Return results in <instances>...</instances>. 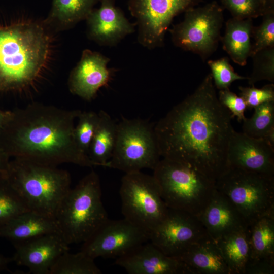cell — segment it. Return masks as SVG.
<instances>
[{"instance_id":"obj_2","label":"cell","mask_w":274,"mask_h":274,"mask_svg":"<svg viewBox=\"0 0 274 274\" xmlns=\"http://www.w3.org/2000/svg\"><path fill=\"white\" fill-rule=\"evenodd\" d=\"M81 111L40 103L9 111L0 144L11 158L56 166H95L75 140V120Z\"/></svg>"},{"instance_id":"obj_5","label":"cell","mask_w":274,"mask_h":274,"mask_svg":"<svg viewBox=\"0 0 274 274\" xmlns=\"http://www.w3.org/2000/svg\"><path fill=\"white\" fill-rule=\"evenodd\" d=\"M58 233L69 245L84 243L108 219L99 177L94 170L71 188L55 216Z\"/></svg>"},{"instance_id":"obj_15","label":"cell","mask_w":274,"mask_h":274,"mask_svg":"<svg viewBox=\"0 0 274 274\" xmlns=\"http://www.w3.org/2000/svg\"><path fill=\"white\" fill-rule=\"evenodd\" d=\"M109 61L99 52L84 50L68 77L70 92L87 101L93 99L100 88L108 85L116 71L108 68Z\"/></svg>"},{"instance_id":"obj_38","label":"cell","mask_w":274,"mask_h":274,"mask_svg":"<svg viewBox=\"0 0 274 274\" xmlns=\"http://www.w3.org/2000/svg\"><path fill=\"white\" fill-rule=\"evenodd\" d=\"M10 158L0 144V178L6 175Z\"/></svg>"},{"instance_id":"obj_36","label":"cell","mask_w":274,"mask_h":274,"mask_svg":"<svg viewBox=\"0 0 274 274\" xmlns=\"http://www.w3.org/2000/svg\"><path fill=\"white\" fill-rule=\"evenodd\" d=\"M218 98L220 103L229 111L232 117H236L239 122L246 118L245 112L247 106L242 97L227 88L220 90Z\"/></svg>"},{"instance_id":"obj_8","label":"cell","mask_w":274,"mask_h":274,"mask_svg":"<svg viewBox=\"0 0 274 274\" xmlns=\"http://www.w3.org/2000/svg\"><path fill=\"white\" fill-rule=\"evenodd\" d=\"M117 124L116 144L107 167L125 173L153 170L161 157L154 125L145 120L124 117Z\"/></svg>"},{"instance_id":"obj_19","label":"cell","mask_w":274,"mask_h":274,"mask_svg":"<svg viewBox=\"0 0 274 274\" xmlns=\"http://www.w3.org/2000/svg\"><path fill=\"white\" fill-rule=\"evenodd\" d=\"M198 217L209 236L215 242L225 235L249 226L233 204L217 190Z\"/></svg>"},{"instance_id":"obj_30","label":"cell","mask_w":274,"mask_h":274,"mask_svg":"<svg viewBox=\"0 0 274 274\" xmlns=\"http://www.w3.org/2000/svg\"><path fill=\"white\" fill-rule=\"evenodd\" d=\"M253 68L249 76L247 77L248 84L254 85L262 80L274 82V47L262 49L251 57Z\"/></svg>"},{"instance_id":"obj_24","label":"cell","mask_w":274,"mask_h":274,"mask_svg":"<svg viewBox=\"0 0 274 274\" xmlns=\"http://www.w3.org/2000/svg\"><path fill=\"white\" fill-rule=\"evenodd\" d=\"M100 0H52L51 10L44 23L58 30L71 28L86 20Z\"/></svg>"},{"instance_id":"obj_23","label":"cell","mask_w":274,"mask_h":274,"mask_svg":"<svg viewBox=\"0 0 274 274\" xmlns=\"http://www.w3.org/2000/svg\"><path fill=\"white\" fill-rule=\"evenodd\" d=\"M99 120L88 156L95 166L108 167L116 144L118 124L104 110L98 112Z\"/></svg>"},{"instance_id":"obj_40","label":"cell","mask_w":274,"mask_h":274,"mask_svg":"<svg viewBox=\"0 0 274 274\" xmlns=\"http://www.w3.org/2000/svg\"><path fill=\"white\" fill-rule=\"evenodd\" d=\"M9 113V111H4L0 109V131L7 121Z\"/></svg>"},{"instance_id":"obj_27","label":"cell","mask_w":274,"mask_h":274,"mask_svg":"<svg viewBox=\"0 0 274 274\" xmlns=\"http://www.w3.org/2000/svg\"><path fill=\"white\" fill-rule=\"evenodd\" d=\"M254 109L252 117H246L243 121V132L251 137L266 140L274 145V101Z\"/></svg>"},{"instance_id":"obj_7","label":"cell","mask_w":274,"mask_h":274,"mask_svg":"<svg viewBox=\"0 0 274 274\" xmlns=\"http://www.w3.org/2000/svg\"><path fill=\"white\" fill-rule=\"evenodd\" d=\"M215 187L233 204L248 225L274 213V176L229 167L216 180Z\"/></svg>"},{"instance_id":"obj_34","label":"cell","mask_w":274,"mask_h":274,"mask_svg":"<svg viewBox=\"0 0 274 274\" xmlns=\"http://www.w3.org/2000/svg\"><path fill=\"white\" fill-rule=\"evenodd\" d=\"M223 7L229 11L233 18L253 19L262 16L267 7L263 0H220Z\"/></svg>"},{"instance_id":"obj_35","label":"cell","mask_w":274,"mask_h":274,"mask_svg":"<svg viewBox=\"0 0 274 274\" xmlns=\"http://www.w3.org/2000/svg\"><path fill=\"white\" fill-rule=\"evenodd\" d=\"M240 96L245 100L247 108L255 107L265 102L274 101V85L267 84L261 88L239 86Z\"/></svg>"},{"instance_id":"obj_20","label":"cell","mask_w":274,"mask_h":274,"mask_svg":"<svg viewBox=\"0 0 274 274\" xmlns=\"http://www.w3.org/2000/svg\"><path fill=\"white\" fill-rule=\"evenodd\" d=\"M55 232L58 233L55 218L31 211L22 213L0 225V237L13 243Z\"/></svg>"},{"instance_id":"obj_1","label":"cell","mask_w":274,"mask_h":274,"mask_svg":"<svg viewBox=\"0 0 274 274\" xmlns=\"http://www.w3.org/2000/svg\"><path fill=\"white\" fill-rule=\"evenodd\" d=\"M232 118L208 74L192 94L154 125L161 157L190 165L215 183L229 168Z\"/></svg>"},{"instance_id":"obj_14","label":"cell","mask_w":274,"mask_h":274,"mask_svg":"<svg viewBox=\"0 0 274 274\" xmlns=\"http://www.w3.org/2000/svg\"><path fill=\"white\" fill-rule=\"evenodd\" d=\"M229 167L274 176V145L266 140L233 131L228 149Z\"/></svg>"},{"instance_id":"obj_3","label":"cell","mask_w":274,"mask_h":274,"mask_svg":"<svg viewBox=\"0 0 274 274\" xmlns=\"http://www.w3.org/2000/svg\"><path fill=\"white\" fill-rule=\"evenodd\" d=\"M43 26L31 22L0 26V92L22 89L39 76L50 49Z\"/></svg>"},{"instance_id":"obj_13","label":"cell","mask_w":274,"mask_h":274,"mask_svg":"<svg viewBox=\"0 0 274 274\" xmlns=\"http://www.w3.org/2000/svg\"><path fill=\"white\" fill-rule=\"evenodd\" d=\"M148 232L125 218L108 219L88 239L81 251L95 259L118 258L149 241Z\"/></svg>"},{"instance_id":"obj_37","label":"cell","mask_w":274,"mask_h":274,"mask_svg":"<svg viewBox=\"0 0 274 274\" xmlns=\"http://www.w3.org/2000/svg\"><path fill=\"white\" fill-rule=\"evenodd\" d=\"M274 257L249 259L244 274H273Z\"/></svg>"},{"instance_id":"obj_4","label":"cell","mask_w":274,"mask_h":274,"mask_svg":"<svg viewBox=\"0 0 274 274\" xmlns=\"http://www.w3.org/2000/svg\"><path fill=\"white\" fill-rule=\"evenodd\" d=\"M13 158L6 174L9 183L30 211L54 218L71 188L69 172L56 166Z\"/></svg>"},{"instance_id":"obj_41","label":"cell","mask_w":274,"mask_h":274,"mask_svg":"<svg viewBox=\"0 0 274 274\" xmlns=\"http://www.w3.org/2000/svg\"><path fill=\"white\" fill-rule=\"evenodd\" d=\"M265 5L267 6L269 4L274 2V0H263Z\"/></svg>"},{"instance_id":"obj_16","label":"cell","mask_w":274,"mask_h":274,"mask_svg":"<svg viewBox=\"0 0 274 274\" xmlns=\"http://www.w3.org/2000/svg\"><path fill=\"white\" fill-rule=\"evenodd\" d=\"M15 252L13 261L27 267L33 274H49L58 257L69 250L68 245L58 232L43 235L14 243Z\"/></svg>"},{"instance_id":"obj_11","label":"cell","mask_w":274,"mask_h":274,"mask_svg":"<svg viewBox=\"0 0 274 274\" xmlns=\"http://www.w3.org/2000/svg\"><path fill=\"white\" fill-rule=\"evenodd\" d=\"M203 0H128V9L136 21L139 42L154 49L164 44L173 19L197 6Z\"/></svg>"},{"instance_id":"obj_9","label":"cell","mask_w":274,"mask_h":274,"mask_svg":"<svg viewBox=\"0 0 274 274\" xmlns=\"http://www.w3.org/2000/svg\"><path fill=\"white\" fill-rule=\"evenodd\" d=\"M124 218L150 233L164 220L168 207L154 177L141 171L125 173L119 190Z\"/></svg>"},{"instance_id":"obj_26","label":"cell","mask_w":274,"mask_h":274,"mask_svg":"<svg viewBox=\"0 0 274 274\" xmlns=\"http://www.w3.org/2000/svg\"><path fill=\"white\" fill-rule=\"evenodd\" d=\"M248 231L249 259L274 257V213L250 224Z\"/></svg>"},{"instance_id":"obj_28","label":"cell","mask_w":274,"mask_h":274,"mask_svg":"<svg viewBox=\"0 0 274 274\" xmlns=\"http://www.w3.org/2000/svg\"><path fill=\"white\" fill-rule=\"evenodd\" d=\"M101 271L91 258L82 251L62 253L52 266L49 274H100Z\"/></svg>"},{"instance_id":"obj_33","label":"cell","mask_w":274,"mask_h":274,"mask_svg":"<svg viewBox=\"0 0 274 274\" xmlns=\"http://www.w3.org/2000/svg\"><path fill=\"white\" fill-rule=\"evenodd\" d=\"M208 64L211 71L214 85L219 90L229 88L235 81L247 79V77L241 76L235 72L227 57L210 60Z\"/></svg>"},{"instance_id":"obj_10","label":"cell","mask_w":274,"mask_h":274,"mask_svg":"<svg viewBox=\"0 0 274 274\" xmlns=\"http://www.w3.org/2000/svg\"><path fill=\"white\" fill-rule=\"evenodd\" d=\"M224 22L223 9L216 1L185 12L182 21L169 29L174 45L206 60L217 49Z\"/></svg>"},{"instance_id":"obj_22","label":"cell","mask_w":274,"mask_h":274,"mask_svg":"<svg viewBox=\"0 0 274 274\" xmlns=\"http://www.w3.org/2000/svg\"><path fill=\"white\" fill-rule=\"evenodd\" d=\"M252 19H239L232 17L225 23L224 35L221 37L223 49L231 60L241 66L246 65L252 55Z\"/></svg>"},{"instance_id":"obj_29","label":"cell","mask_w":274,"mask_h":274,"mask_svg":"<svg viewBox=\"0 0 274 274\" xmlns=\"http://www.w3.org/2000/svg\"><path fill=\"white\" fill-rule=\"evenodd\" d=\"M30 211L11 186L6 175L0 178V225Z\"/></svg>"},{"instance_id":"obj_25","label":"cell","mask_w":274,"mask_h":274,"mask_svg":"<svg viewBox=\"0 0 274 274\" xmlns=\"http://www.w3.org/2000/svg\"><path fill=\"white\" fill-rule=\"evenodd\" d=\"M216 242L230 274H244L250 257L248 227L225 235Z\"/></svg>"},{"instance_id":"obj_6","label":"cell","mask_w":274,"mask_h":274,"mask_svg":"<svg viewBox=\"0 0 274 274\" xmlns=\"http://www.w3.org/2000/svg\"><path fill=\"white\" fill-rule=\"evenodd\" d=\"M153 176L167 206L199 216L216 192L215 183L186 163L162 158Z\"/></svg>"},{"instance_id":"obj_31","label":"cell","mask_w":274,"mask_h":274,"mask_svg":"<svg viewBox=\"0 0 274 274\" xmlns=\"http://www.w3.org/2000/svg\"><path fill=\"white\" fill-rule=\"evenodd\" d=\"M77 119L78 122L74 130L75 140L79 148L88 155L98 124V113L93 111H81Z\"/></svg>"},{"instance_id":"obj_12","label":"cell","mask_w":274,"mask_h":274,"mask_svg":"<svg viewBox=\"0 0 274 274\" xmlns=\"http://www.w3.org/2000/svg\"><path fill=\"white\" fill-rule=\"evenodd\" d=\"M209 237L197 216L168 208L164 220L150 233L149 241L166 255L178 258L190 246Z\"/></svg>"},{"instance_id":"obj_32","label":"cell","mask_w":274,"mask_h":274,"mask_svg":"<svg viewBox=\"0 0 274 274\" xmlns=\"http://www.w3.org/2000/svg\"><path fill=\"white\" fill-rule=\"evenodd\" d=\"M262 16L261 24L253 28L252 55L262 49L274 47V4L269 5Z\"/></svg>"},{"instance_id":"obj_21","label":"cell","mask_w":274,"mask_h":274,"mask_svg":"<svg viewBox=\"0 0 274 274\" xmlns=\"http://www.w3.org/2000/svg\"><path fill=\"white\" fill-rule=\"evenodd\" d=\"M178 259L191 274H230L219 248L211 237L193 244Z\"/></svg>"},{"instance_id":"obj_39","label":"cell","mask_w":274,"mask_h":274,"mask_svg":"<svg viewBox=\"0 0 274 274\" xmlns=\"http://www.w3.org/2000/svg\"><path fill=\"white\" fill-rule=\"evenodd\" d=\"M12 261V258L6 257L0 253V271L5 269L8 264Z\"/></svg>"},{"instance_id":"obj_17","label":"cell","mask_w":274,"mask_h":274,"mask_svg":"<svg viewBox=\"0 0 274 274\" xmlns=\"http://www.w3.org/2000/svg\"><path fill=\"white\" fill-rule=\"evenodd\" d=\"M129 274H191L179 259L166 255L150 241L116 258Z\"/></svg>"},{"instance_id":"obj_18","label":"cell","mask_w":274,"mask_h":274,"mask_svg":"<svg viewBox=\"0 0 274 274\" xmlns=\"http://www.w3.org/2000/svg\"><path fill=\"white\" fill-rule=\"evenodd\" d=\"M99 8L93 9L86 19L88 37L101 46H116L133 32L136 24L130 22L114 0H100Z\"/></svg>"}]
</instances>
